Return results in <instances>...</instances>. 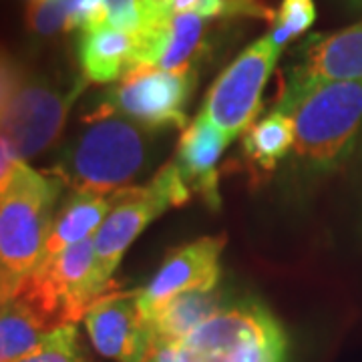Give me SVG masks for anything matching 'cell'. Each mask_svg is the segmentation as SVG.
I'll list each match as a JSON object with an SVG mask.
<instances>
[{
    "instance_id": "obj_1",
    "label": "cell",
    "mask_w": 362,
    "mask_h": 362,
    "mask_svg": "<svg viewBox=\"0 0 362 362\" xmlns=\"http://www.w3.org/2000/svg\"><path fill=\"white\" fill-rule=\"evenodd\" d=\"M276 111L294 123L300 163L310 173H330L349 159L362 129V81L288 77Z\"/></svg>"
},
{
    "instance_id": "obj_2",
    "label": "cell",
    "mask_w": 362,
    "mask_h": 362,
    "mask_svg": "<svg viewBox=\"0 0 362 362\" xmlns=\"http://www.w3.org/2000/svg\"><path fill=\"white\" fill-rule=\"evenodd\" d=\"M85 121L89 127L61 149L49 173L73 192L113 195L127 189L149 161V131L119 115Z\"/></svg>"
},
{
    "instance_id": "obj_3",
    "label": "cell",
    "mask_w": 362,
    "mask_h": 362,
    "mask_svg": "<svg viewBox=\"0 0 362 362\" xmlns=\"http://www.w3.org/2000/svg\"><path fill=\"white\" fill-rule=\"evenodd\" d=\"M61 192L59 177L23 163L0 195V262L18 286L42 258Z\"/></svg>"
},
{
    "instance_id": "obj_4",
    "label": "cell",
    "mask_w": 362,
    "mask_h": 362,
    "mask_svg": "<svg viewBox=\"0 0 362 362\" xmlns=\"http://www.w3.org/2000/svg\"><path fill=\"white\" fill-rule=\"evenodd\" d=\"M189 362H288V337L262 302L223 306L185 338Z\"/></svg>"
},
{
    "instance_id": "obj_5",
    "label": "cell",
    "mask_w": 362,
    "mask_h": 362,
    "mask_svg": "<svg viewBox=\"0 0 362 362\" xmlns=\"http://www.w3.org/2000/svg\"><path fill=\"white\" fill-rule=\"evenodd\" d=\"M115 284H105L97 272L95 244L87 238L59 256L39 262L21 282L16 296L28 302L52 328L85 320L90 306Z\"/></svg>"
},
{
    "instance_id": "obj_6",
    "label": "cell",
    "mask_w": 362,
    "mask_h": 362,
    "mask_svg": "<svg viewBox=\"0 0 362 362\" xmlns=\"http://www.w3.org/2000/svg\"><path fill=\"white\" fill-rule=\"evenodd\" d=\"M189 197L192 189L173 161L159 169L147 185L127 187L113 194L111 211L93 235L97 272L105 284H113L111 276L139 233L169 207L187 204Z\"/></svg>"
},
{
    "instance_id": "obj_7",
    "label": "cell",
    "mask_w": 362,
    "mask_h": 362,
    "mask_svg": "<svg viewBox=\"0 0 362 362\" xmlns=\"http://www.w3.org/2000/svg\"><path fill=\"white\" fill-rule=\"evenodd\" d=\"M195 81V69L163 71L157 66H131L85 119L119 115L149 133L183 129Z\"/></svg>"
},
{
    "instance_id": "obj_8",
    "label": "cell",
    "mask_w": 362,
    "mask_h": 362,
    "mask_svg": "<svg viewBox=\"0 0 362 362\" xmlns=\"http://www.w3.org/2000/svg\"><path fill=\"white\" fill-rule=\"evenodd\" d=\"M85 85L83 77L65 87L45 75H28L0 117V137L14 156L26 161L59 141Z\"/></svg>"
},
{
    "instance_id": "obj_9",
    "label": "cell",
    "mask_w": 362,
    "mask_h": 362,
    "mask_svg": "<svg viewBox=\"0 0 362 362\" xmlns=\"http://www.w3.org/2000/svg\"><path fill=\"white\" fill-rule=\"evenodd\" d=\"M280 52L270 35L252 42L214 81L199 115L230 139L246 133L262 109V93Z\"/></svg>"
},
{
    "instance_id": "obj_10",
    "label": "cell",
    "mask_w": 362,
    "mask_h": 362,
    "mask_svg": "<svg viewBox=\"0 0 362 362\" xmlns=\"http://www.w3.org/2000/svg\"><path fill=\"white\" fill-rule=\"evenodd\" d=\"M226 235H207L177 247L163 259L161 268L143 290H137V302L145 320L168 302L185 292L216 290L221 276V252Z\"/></svg>"
},
{
    "instance_id": "obj_11",
    "label": "cell",
    "mask_w": 362,
    "mask_h": 362,
    "mask_svg": "<svg viewBox=\"0 0 362 362\" xmlns=\"http://www.w3.org/2000/svg\"><path fill=\"white\" fill-rule=\"evenodd\" d=\"M95 350L115 362H145L153 332L141 314L135 292H109L85 314Z\"/></svg>"
},
{
    "instance_id": "obj_12",
    "label": "cell",
    "mask_w": 362,
    "mask_h": 362,
    "mask_svg": "<svg viewBox=\"0 0 362 362\" xmlns=\"http://www.w3.org/2000/svg\"><path fill=\"white\" fill-rule=\"evenodd\" d=\"M206 30L207 18L192 13L141 23L133 35L131 66L192 71L194 59L204 47Z\"/></svg>"
},
{
    "instance_id": "obj_13",
    "label": "cell",
    "mask_w": 362,
    "mask_h": 362,
    "mask_svg": "<svg viewBox=\"0 0 362 362\" xmlns=\"http://www.w3.org/2000/svg\"><path fill=\"white\" fill-rule=\"evenodd\" d=\"M288 77L304 81H362V21L332 35H314L296 52Z\"/></svg>"
},
{
    "instance_id": "obj_14",
    "label": "cell",
    "mask_w": 362,
    "mask_h": 362,
    "mask_svg": "<svg viewBox=\"0 0 362 362\" xmlns=\"http://www.w3.org/2000/svg\"><path fill=\"white\" fill-rule=\"evenodd\" d=\"M232 141L207 119L197 115L194 123L181 133L175 165L189 189L199 194L214 209L220 207L218 189V161Z\"/></svg>"
},
{
    "instance_id": "obj_15",
    "label": "cell",
    "mask_w": 362,
    "mask_h": 362,
    "mask_svg": "<svg viewBox=\"0 0 362 362\" xmlns=\"http://www.w3.org/2000/svg\"><path fill=\"white\" fill-rule=\"evenodd\" d=\"M111 206H113V195L73 192V195H69L63 202L61 209H57L40 262L54 258L61 252H65L66 247L93 238L95 232L101 228L107 214L111 211Z\"/></svg>"
},
{
    "instance_id": "obj_16",
    "label": "cell",
    "mask_w": 362,
    "mask_h": 362,
    "mask_svg": "<svg viewBox=\"0 0 362 362\" xmlns=\"http://www.w3.org/2000/svg\"><path fill=\"white\" fill-rule=\"evenodd\" d=\"M133 54V35L101 26L81 33L77 40L78 66L87 83L107 85L127 73Z\"/></svg>"
},
{
    "instance_id": "obj_17",
    "label": "cell",
    "mask_w": 362,
    "mask_h": 362,
    "mask_svg": "<svg viewBox=\"0 0 362 362\" xmlns=\"http://www.w3.org/2000/svg\"><path fill=\"white\" fill-rule=\"evenodd\" d=\"M221 302L223 296L218 288L209 292H185L169 298L147 318V324L153 332V342L165 340L181 344L207 318L223 308Z\"/></svg>"
},
{
    "instance_id": "obj_18",
    "label": "cell",
    "mask_w": 362,
    "mask_h": 362,
    "mask_svg": "<svg viewBox=\"0 0 362 362\" xmlns=\"http://www.w3.org/2000/svg\"><path fill=\"white\" fill-rule=\"evenodd\" d=\"M52 330L28 302L14 296L0 308V362L21 361Z\"/></svg>"
},
{
    "instance_id": "obj_19",
    "label": "cell",
    "mask_w": 362,
    "mask_h": 362,
    "mask_svg": "<svg viewBox=\"0 0 362 362\" xmlns=\"http://www.w3.org/2000/svg\"><path fill=\"white\" fill-rule=\"evenodd\" d=\"M137 4H139L141 23L187 13L199 14L207 21L228 18V16H256V18L276 16L262 0H137Z\"/></svg>"
},
{
    "instance_id": "obj_20",
    "label": "cell",
    "mask_w": 362,
    "mask_h": 362,
    "mask_svg": "<svg viewBox=\"0 0 362 362\" xmlns=\"http://www.w3.org/2000/svg\"><path fill=\"white\" fill-rule=\"evenodd\" d=\"M296 143V131L292 119L280 111H272L270 115L259 119L244 133V156L256 168L270 169L286 157Z\"/></svg>"
},
{
    "instance_id": "obj_21",
    "label": "cell",
    "mask_w": 362,
    "mask_h": 362,
    "mask_svg": "<svg viewBox=\"0 0 362 362\" xmlns=\"http://www.w3.org/2000/svg\"><path fill=\"white\" fill-rule=\"evenodd\" d=\"M25 26L37 39H52L61 33H71V14L65 0H33L26 4Z\"/></svg>"
},
{
    "instance_id": "obj_22",
    "label": "cell",
    "mask_w": 362,
    "mask_h": 362,
    "mask_svg": "<svg viewBox=\"0 0 362 362\" xmlns=\"http://www.w3.org/2000/svg\"><path fill=\"white\" fill-rule=\"evenodd\" d=\"M314 21H316L314 0H282L278 13L274 16L270 39L276 47L284 49L290 40L308 33Z\"/></svg>"
},
{
    "instance_id": "obj_23",
    "label": "cell",
    "mask_w": 362,
    "mask_h": 362,
    "mask_svg": "<svg viewBox=\"0 0 362 362\" xmlns=\"http://www.w3.org/2000/svg\"><path fill=\"white\" fill-rule=\"evenodd\" d=\"M16 362H83L77 326L69 324L54 328L37 349Z\"/></svg>"
},
{
    "instance_id": "obj_24",
    "label": "cell",
    "mask_w": 362,
    "mask_h": 362,
    "mask_svg": "<svg viewBox=\"0 0 362 362\" xmlns=\"http://www.w3.org/2000/svg\"><path fill=\"white\" fill-rule=\"evenodd\" d=\"M28 77L26 69L13 52L0 47V117L4 115L6 107L11 105L16 90L23 87L25 78Z\"/></svg>"
},
{
    "instance_id": "obj_25",
    "label": "cell",
    "mask_w": 362,
    "mask_h": 362,
    "mask_svg": "<svg viewBox=\"0 0 362 362\" xmlns=\"http://www.w3.org/2000/svg\"><path fill=\"white\" fill-rule=\"evenodd\" d=\"M107 6H109V26L129 35L137 33L141 25L137 0H107Z\"/></svg>"
},
{
    "instance_id": "obj_26",
    "label": "cell",
    "mask_w": 362,
    "mask_h": 362,
    "mask_svg": "<svg viewBox=\"0 0 362 362\" xmlns=\"http://www.w3.org/2000/svg\"><path fill=\"white\" fill-rule=\"evenodd\" d=\"M145 362H189V356L180 342L156 340Z\"/></svg>"
},
{
    "instance_id": "obj_27",
    "label": "cell",
    "mask_w": 362,
    "mask_h": 362,
    "mask_svg": "<svg viewBox=\"0 0 362 362\" xmlns=\"http://www.w3.org/2000/svg\"><path fill=\"white\" fill-rule=\"evenodd\" d=\"M23 163L25 161H21L18 157L14 156L13 149L8 147V143L0 137V195L8 189V185L13 183L14 175H16V171Z\"/></svg>"
},
{
    "instance_id": "obj_28",
    "label": "cell",
    "mask_w": 362,
    "mask_h": 362,
    "mask_svg": "<svg viewBox=\"0 0 362 362\" xmlns=\"http://www.w3.org/2000/svg\"><path fill=\"white\" fill-rule=\"evenodd\" d=\"M16 290H18V284L14 282L13 278L8 276V272L4 270L2 262H0V308L16 296Z\"/></svg>"
},
{
    "instance_id": "obj_29",
    "label": "cell",
    "mask_w": 362,
    "mask_h": 362,
    "mask_svg": "<svg viewBox=\"0 0 362 362\" xmlns=\"http://www.w3.org/2000/svg\"><path fill=\"white\" fill-rule=\"evenodd\" d=\"M344 2L352 11H362V0H344Z\"/></svg>"
},
{
    "instance_id": "obj_30",
    "label": "cell",
    "mask_w": 362,
    "mask_h": 362,
    "mask_svg": "<svg viewBox=\"0 0 362 362\" xmlns=\"http://www.w3.org/2000/svg\"><path fill=\"white\" fill-rule=\"evenodd\" d=\"M28 2H33V0H28Z\"/></svg>"
}]
</instances>
